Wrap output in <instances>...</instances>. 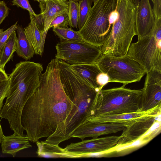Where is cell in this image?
<instances>
[{
  "mask_svg": "<svg viewBox=\"0 0 161 161\" xmlns=\"http://www.w3.org/2000/svg\"><path fill=\"white\" fill-rule=\"evenodd\" d=\"M73 107L60 81L58 60L53 59L41 74L38 87L22 109L21 121L25 136L34 142L49 137Z\"/></svg>",
  "mask_w": 161,
  "mask_h": 161,
  "instance_id": "6da1fadb",
  "label": "cell"
},
{
  "mask_svg": "<svg viewBox=\"0 0 161 161\" xmlns=\"http://www.w3.org/2000/svg\"><path fill=\"white\" fill-rule=\"evenodd\" d=\"M60 81L63 89L73 104L71 112L45 142L59 145L70 138L75 130L88 119L98 92L84 80L64 61L58 60Z\"/></svg>",
  "mask_w": 161,
  "mask_h": 161,
  "instance_id": "7a4b0ae2",
  "label": "cell"
},
{
  "mask_svg": "<svg viewBox=\"0 0 161 161\" xmlns=\"http://www.w3.org/2000/svg\"><path fill=\"white\" fill-rule=\"evenodd\" d=\"M42 65L28 61L17 64L8 77L9 87L3 110L16 117L21 115L25 103L38 87Z\"/></svg>",
  "mask_w": 161,
  "mask_h": 161,
  "instance_id": "3957f363",
  "label": "cell"
},
{
  "mask_svg": "<svg viewBox=\"0 0 161 161\" xmlns=\"http://www.w3.org/2000/svg\"><path fill=\"white\" fill-rule=\"evenodd\" d=\"M136 8L131 0H118V18L112 25L107 40L101 47L102 55L119 56L127 54L132 39L136 35Z\"/></svg>",
  "mask_w": 161,
  "mask_h": 161,
  "instance_id": "277c9868",
  "label": "cell"
},
{
  "mask_svg": "<svg viewBox=\"0 0 161 161\" xmlns=\"http://www.w3.org/2000/svg\"><path fill=\"white\" fill-rule=\"evenodd\" d=\"M125 86L122 85L99 91L88 119L99 116L140 112L143 88L132 89Z\"/></svg>",
  "mask_w": 161,
  "mask_h": 161,
  "instance_id": "5b68a950",
  "label": "cell"
},
{
  "mask_svg": "<svg viewBox=\"0 0 161 161\" xmlns=\"http://www.w3.org/2000/svg\"><path fill=\"white\" fill-rule=\"evenodd\" d=\"M118 0H97L91 7L86 20L78 31L83 40L101 47L107 40L112 25L109 18L117 8Z\"/></svg>",
  "mask_w": 161,
  "mask_h": 161,
  "instance_id": "8992f818",
  "label": "cell"
},
{
  "mask_svg": "<svg viewBox=\"0 0 161 161\" xmlns=\"http://www.w3.org/2000/svg\"><path fill=\"white\" fill-rule=\"evenodd\" d=\"M96 64L109 76V82L121 83L124 86L140 81L146 73L144 68L128 54L119 56L101 55Z\"/></svg>",
  "mask_w": 161,
  "mask_h": 161,
  "instance_id": "52a82bcc",
  "label": "cell"
},
{
  "mask_svg": "<svg viewBox=\"0 0 161 161\" xmlns=\"http://www.w3.org/2000/svg\"><path fill=\"white\" fill-rule=\"evenodd\" d=\"M127 54L145 69L161 71V19L155 20L151 33L131 43Z\"/></svg>",
  "mask_w": 161,
  "mask_h": 161,
  "instance_id": "ba28073f",
  "label": "cell"
},
{
  "mask_svg": "<svg viewBox=\"0 0 161 161\" xmlns=\"http://www.w3.org/2000/svg\"><path fill=\"white\" fill-rule=\"evenodd\" d=\"M55 58L71 65L96 64L102 55L101 47L84 41L60 42Z\"/></svg>",
  "mask_w": 161,
  "mask_h": 161,
  "instance_id": "9c48e42d",
  "label": "cell"
},
{
  "mask_svg": "<svg viewBox=\"0 0 161 161\" xmlns=\"http://www.w3.org/2000/svg\"><path fill=\"white\" fill-rule=\"evenodd\" d=\"M119 136H109L93 138L91 139L71 143L64 148L66 151L77 155L78 158H86L91 153L106 152L116 146Z\"/></svg>",
  "mask_w": 161,
  "mask_h": 161,
  "instance_id": "30bf717a",
  "label": "cell"
},
{
  "mask_svg": "<svg viewBox=\"0 0 161 161\" xmlns=\"http://www.w3.org/2000/svg\"><path fill=\"white\" fill-rule=\"evenodd\" d=\"M140 102V112L161 107V71L152 70L146 73Z\"/></svg>",
  "mask_w": 161,
  "mask_h": 161,
  "instance_id": "8fae6325",
  "label": "cell"
},
{
  "mask_svg": "<svg viewBox=\"0 0 161 161\" xmlns=\"http://www.w3.org/2000/svg\"><path fill=\"white\" fill-rule=\"evenodd\" d=\"M39 3L41 13L33 15L45 40L53 19L56 16L69 11V3L68 0H47Z\"/></svg>",
  "mask_w": 161,
  "mask_h": 161,
  "instance_id": "7c38bea8",
  "label": "cell"
},
{
  "mask_svg": "<svg viewBox=\"0 0 161 161\" xmlns=\"http://www.w3.org/2000/svg\"><path fill=\"white\" fill-rule=\"evenodd\" d=\"M128 125L116 123L101 122L87 120L77 127L70 138H78L82 140L86 137H97L104 135L116 133L123 131Z\"/></svg>",
  "mask_w": 161,
  "mask_h": 161,
  "instance_id": "4fadbf2b",
  "label": "cell"
},
{
  "mask_svg": "<svg viewBox=\"0 0 161 161\" xmlns=\"http://www.w3.org/2000/svg\"><path fill=\"white\" fill-rule=\"evenodd\" d=\"M160 115L161 114L156 116L143 117L136 119L123 130L116 147L130 143L142 137L154 123L159 120Z\"/></svg>",
  "mask_w": 161,
  "mask_h": 161,
  "instance_id": "5bb4252c",
  "label": "cell"
},
{
  "mask_svg": "<svg viewBox=\"0 0 161 161\" xmlns=\"http://www.w3.org/2000/svg\"><path fill=\"white\" fill-rule=\"evenodd\" d=\"M154 21L149 0H140L136 6L135 14V28L138 40L149 34Z\"/></svg>",
  "mask_w": 161,
  "mask_h": 161,
  "instance_id": "9a60e30c",
  "label": "cell"
},
{
  "mask_svg": "<svg viewBox=\"0 0 161 161\" xmlns=\"http://www.w3.org/2000/svg\"><path fill=\"white\" fill-rule=\"evenodd\" d=\"M161 111V107H158L145 112L99 116L89 119L87 120L101 122L123 123L129 125L138 118L156 116L160 114Z\"/></svg>",
  "mask_w": 161,
  "mask_h": 161,
  "instance_id": "2e32d148",
  "label": "cell"
},
{
  "mask_svg": "<svg viewBox=\"0 0 161 161\" xmlns=\"http://www.w3.org/2000/svg\"><path fill=\"white\" fill-rule=\"evenodd\" d=\"M2 152L11 154L15 157L19 151L32 147L28 137L14 133L9 136L3 135L1 142Z\"/></svg>",
  "mask_w": 161,
  "mask_h": 161,
  "instance_id": "e0dca14e",
  "label": "cell"
},
{
  "mask_svg": "<svg viewBox=\"0 0 161 161\" xmlns=\"http://www.w3.org/2000/svg\"><path fill=\"white\" fill-rule=\"evenodd\" d=\"M30 23L24 28L26 36L32 46L35 53L42 56L44 51L45 40L38 28L32 14L29 13Z\"/></svg>",
  "mask_w": 161,
  "mask_h": 161,
  "instance_id": "ac0fdd59",
  "label": "cell"
},
{
  "mask_svg": "<svg viewBox=\"0 0 161 161\" xmlns=\"http://www.w3.org/2000/svg\"><path fill=\"white\" fill-rule=\"evenodd\" d=\"M37 147L36 152L38 157L47 158H78L75 155L67 152L59 145L48 143L44 141L36 142Z\"/></svg>",
  "mask_w": 161,
  "mask_h": 161,
  "instance_id": "d6986e66",
  "label": "cell"
},
{
  "mask_svg": "<svg viewBox=\"0 0 161 161\" xmlns=\"http://www.w3.org/2000/svg\"><path fill=\"white\" fill-rule=\"evenodd\" d=\"M71 67L72 69L90 86L94 89L101 90L97 83V77L102 72L96 63L74 65H71Z\"/></svg>",
  "mask_w": 161,
  "mask_h": 161,
  "instance_id": "ffe728a7",
  "label": "cell"
},
{
  "mask_svg": "<svg viewBox=\"0 0 161 161\" xmlns=\"http://www.w3.org/2000/svg\"><path fill=\"white\" fill-rule=\"evenodd\" d=\"M18 37L16 43V52L17 55L25 60L33 57L35 52L28 40L25 34L24 29L21 25H18L16 30Z\"/></svg>",
  "mask_w": 161,
  "mask_h": 161,
  "instance_id": "44dd1931",
  "label": "cell"
},
{
  "mask_svg": "<svg viewBox=\"0 0 161 161\" xmlns=\"http://www.w3.org/2000/svg\"><path fill=\"white\" fill-rule=\"evenodd\" d=\"M17 39L16 33L14 31L7 40L0 50V68L4 69L5 65L13 56L16 52Z\"/></svg>",
  "mask_w": 161,
  "mask_h": 161,
  "instance_id": "7402d4cb",
  "label": "cell"
},
{
  "mask_svg": "<svg viewBox=\"0 0 161 161\" xmlns=\"http://www.w3.org/2000/svg\"><path fill=\"white\" fill-rule=\"evenodd\" d=\"M53 30L54 34L59 38L60 42L83 41L78 32L71 28L56 26L53 27Z\"/></svg>",
  "mask_w": 161,
  "mask_h": 161,
  "instance_id": "603a6c76",
  "label": "cell"
},
{
  "mask_svg": "<svg viewBox=\"0 0 161 161\" xmlns=\"http://www.w3.org/2000/svg\"><path fill=\"white\" fill-rule=\"evenodd\" d=\"M91 0H80L79 1V18L78 28L80 29L85 24L92 7Z\"/></svg>",
  "mask_w": 161,
  "mask_h": 161,
  "instance_id": "cb8c5ba5",
  "label": "cell"
},
{
  "mask_svg": "<svg viewBox=\"0 0 161 161\" xmlns=\"http://www.w3.org/2000/svg\"><path fill=\"white\" fill-rule=\"evenodd\" d=\"M69 26L71 28L78 29L79 18V2L69 0Z\"/></svg>",
  "mask_w": 161,
  "mask_h": 161,
  "instance_id": "d4e9b609",
  "label": "cell"
},
{
  "mask_svg": "<svg viewBox=\"0 0 161 161\" xmlns=\"http://www.w3.org/2000/svg\"><path fill=\"white\" fill-rule=\"evenodd\" d=\"M69 25V11L61 14L55 17L51 22L49 27L51 28L56 26L68 27Z\"/></svg>",
  "mask_w": 161,
  "mask_h": 161,
  "instance_id": "484cf974",
  "label": "cell"
},
{
  "mask_svg": "<svg viewBox=\"0 0 161 161\" xmlns=\"http://www.w3.org/2000/svg\"><path fill=\"white\" fill-rule=\"evenodd\" d=\"M9 87V79L0 80V111L3 106V100L7 96Z\"/></svg>",
  "mask_w": 161,
  "mask_h": 161,
  "instance_id": "4316f807",
  "label": "cell"
},
{
  "mask_svg": "<svg viewBox=\"0 0 161 161\" xmlns=\"http://www.w3.org/2000/svg\"><path fill=\"white\" fill-rule=\"evenodd\" d=\"M12 2L13 6H16L17 7H20L26 10L29 13L33 15L36 14L31 6L28 0H13Z\"/></svg>",
  "mask_w": 161,
  "mask_h": 161,
  "instance_id": "83f0119b",
  "label": "cell"
},
{
  "mask_svg": "<svg viewBox=\"0 0 161 161\" xmlns=\"http://www.w3.org/2000/svg\"><path fill=\"white\" fill-rule=\"evenodd\" d=\"M17 23L18 21H17L15 24L5 31V33L2 37L0 43V50L12 33L16 30L18 26Z\"/></svg>",
  "mask_w": 161,
  "mask_h": 161,
  "instance_id": "f1b7e54d",
  "label": "cell"
},
{
  "mask_svg": "<svg viewBox=\"0 0 161 161\" xmlns=\"http://www.w3.org/2000/svg\"><path fill=\"white\" fill-rule=\"evenodd\" d=\"M153 2V11L154 20L161 19V0H151Z\"/></svg>",
  "mask_w": 161,
  "mask_h": 161,
  "instance_id": "f546056e",
  "label": "cell"
},
{
  "mask_svg": "<svg viewBox=\"0 0 161 161\" xmlns=\"http://www.w3.org/2000/svg\"><path fill=\"white\" fill-rule=\"evenodd\" d=\"M97 81L99 88L101 90L105 85L109 82V78L107 74L101 72L97 75Z\"/></svg>",
  "mask_w": 161,
  "mask_h": 161,
  "instance_id": "4dcf8cb0",
  "label": "cell"
},
{
  "mask_svg": "<svg viewBox=\"0 0 161 161\" xmlns=\"http://www.w3.org/2000/svg\"><path fill=\"white\" fill-rule=\"evenodd\" d=\"M9 9L4 1H0V25L8 15Z\"/></svg>",
  "mask_w": 161,
  "mask_h": 161,
  "instance_id": "1f68e13d",
  "label": "cell"
},
{
  "mask_svg": "<svg viewBox=\"0 0 161 161\" xmlns=\"http://www.w3.org/2000/svg\"><path fill=\"white\" fill-rule=\"evenodd\" d=\"M8 79V76L6 73L4 69L0 68V80Z\"/></svg>",
  "mask_w": 161,
  "mask_h": 161,
  "instance_id": "d6a6232c",
  "label": "cell"
},
{
  "mask_svg": "<svg viewBox=\"0 0 161 161\" xmlns=\"http://www.w3.org/2000/svg\"><path fill=\"white\" fill-rule=\"evenodd\" d=\"M3 130L1 126L0 122V143H1L2 140V137L3 135Z\"/></svg>",
  "mask_w": 161,
  "mask_h": 161,
  "instance_id": "836d02e7",
  "label": "cell"
},
{
  "mask_svg": "<svg viewBox=\"0 0 161 161\" xmlns=\"http://www.w3.org/2000/svg\"><path fill=\"white\" fill-rule=\"evenodd\" d=\"M140 0H131L133 3L137 6Z\"/></svg>",
  "mask_w": 161,
  "mask_h": 161,
  "instance_id": "e575fe53",
  "label": "cell"
},
{
  "mask_svg": "<svg viewBox=\"0 0 161 161\" xmlns=\"http://www.w3.org/2000/svg\"><path fill=\"white\" fill-rule=\"evenodd\" d=\"M5 33V31H3L0 34V43L1 42V40L2 38V37L4 35V34Z\"/></svg>",
  "mask_w": 161,
  "mask_h": 161,
  "instance_id": "d590c367",
  "label": "cell"
},
{
  "mask_svg": "<svg viewBox=\"0 0 161 161\" xmlns=\"http://www.w3.org/2000/svg\"><path fill=\"white\" fill-rule=\"evenodd\" d=\"M35 1H37L39 3L42 2H46L47 1V0H34Z\"/></svg>",
  "mask_w": 161,
  "mask_h": 161,
  "instance_id": "8d00e7d4",
  "label": "cell"
},
{
  "mask_svg": "<svg viewBox=\"0 0 161 161\" xmlns=\"http://www.w3.org/2000/svg\"><path fill=\"white\" fill-rule=\"evenodd\" d=\"M92 2H93V3H95L97 0H91Z\"/></svg>",
  "mask_w": 161,
  "mask_h": 161,
  "instance_id": "74e56055",
  "label": "cell"
},
{
  "mask_svg": "<svg viewBox=\"0 0 161 161\" xmlns=\"http://www.w3.org/2000/svg\"><path fill=\"white\" fill-rule=\"evenodd\" d=\"M3 31V30L2 29H0V34Z\"/></svg>",
  "mask_w": 161,
  "mask_h": 161,
  "instance_id": "f35d334b",
  "label": "cell"
},
{
  "mask_svg": "<svg viewBox=\"0 0 161 161\" xmlns=\"http://www.w3.org/2000/svg\"><path fill=\"white\" fill-rule=\"evenodd\" d=\"M75 0V1H80V0Z\"/></svg>",
  "mask_w": 161,
  "mask_h": 161,
  "instance_id": "ab89813d",
  "label": "cell"
}]
</instances>
